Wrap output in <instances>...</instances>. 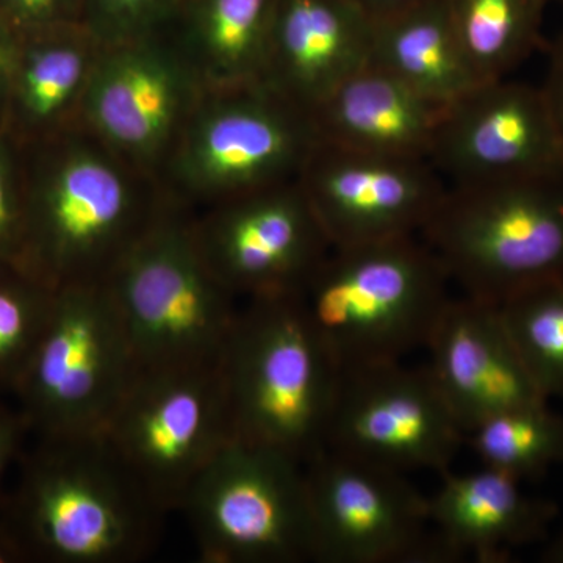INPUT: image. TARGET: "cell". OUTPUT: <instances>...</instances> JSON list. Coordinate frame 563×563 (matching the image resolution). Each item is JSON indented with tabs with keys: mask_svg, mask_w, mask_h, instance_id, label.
<instances>
[{
	"mask_svg": "<svg viewBox=\"0 0 563 563\" xmlns=\"http://www.w3.org/2000/svg\"><path fill=\"white\" fill-rule=\"evenodd\" d=\"M551 0H448L455 36L479 84L507 79L542 43Z\"/></svg>",
	"mask_w": 563,
	"mask_h": 563,
	"instance_id": "obj_24",
	"label": "cell"
},
{
	"mask_svg": "<svg viewBox=\"0 0 563 563\" xmlns=\"http://www.w3.org/2000/svg\"><path fill=\"white\" fill-rule=\"evenodd\" d=\"M426 350L433 383L465 433L495 415L548 402L518 357L498 303L451 298Z\"/></svg>",
	"mask_w": 563,
	"mask_h": 563,
	"instance_id": "obj_17",
	"label": "cell"
},
{
	"mask_svg": "<svg viewBox=\"0 0 563 563\" xmlns=\"http://www.w3.org/2000/svg\"><path fill=\"white\" fill-rule=\"evenodd\" d=\"M450 284L439 257L412 235L332 247L299 298L343 372L426 347Z\"/></svg>",
	"mask_w": 563,
	"mask_h": 563,
	"instance_id": "obj_4",
	"label": "cell"
},
{
	"mask_svg": "<svg viewBox=\"0 0 563 563\" xmlns=\"http://www.w3.org/2000/svg\"><path fill=\"white\" fill-rule=\"evenodd\" d=\"M106 287L139 373L221 363L242 301L203 262L188 210L169 201Z\"/></svg>",
	"mask_w": 563,
	"mask_h": 563,
	"instance_id": "obj_5",
	"label": "cell"
},
{
	"mask_svg": "<svg viewBox=\"0 0 563 563\" xmlns=\"http://www.w3.org/2000/svg\"><path fill=\"white\" fill-rule=\"evenodd\" d=\"M20 146L24 233L18 263L52 290L106 284L168 206L162 185L80 121Z\"/></svg>",
	"mask_w": 563,
	"mask_h": 563,
	"instance_id": "obj_1",
	"label": "cell"
},
{
	"mask_svg": "<svg viewBox=\"0 0 563 563\" xmlns=\"http://www.w3.org/2000/svg\"><path fill=\"white\" fill-rule=\"evenodd\" d=\"M184 0H81V24L103 46L158 38Z\"/></svg>",
	"mask_w": 563,
	"mask_h": 563,
	"instance_id": "obj_28",
	"label": "cell"
},
{
	"mask_svg": "<svg viewBox=\"0 0 563 563\" xmlns=\"http://www.w3.org/2000/svg\"><path fill=\"white\" fill-rule=\"evenodd\" d=\"M429 498L431 526L459 555L506 562L514 551L547 543L558 504L536 498L510 474L483 465L465 474L443 473Z\"/></svg>",
	"mask_w": 563,
	"mask_h": 563,
	"instance_id": "obj_19",
	"label": "cell"
},
{
	"mask_svg": "<svg viewBox=\"0 0 563 563\" xmlns=\"http://www.w3.org/2000/svg\"><path fill=\"white\" fill-rule=\"evenodd\" d=\"M103 435L163 514L232 439L221 365L140 372Z\"/></svg>",
	"mask_w": 563,
	"mask_h": 563,
	"instance_id": "obj_10",
	"label": "cell"
},
{
	"mask_svg": "<svg viewBox=\"0 0 563 563\" xmlns=\"http://www.w3.org/2000/svg\"><path fill=\"white\" fill-rule=\"evenodd\" d=\"M540 88L553 114L563 146V32L553 41L548 52L547 77Z\"/></svg>",
	"mask_w": 563,
	"mask_h": 563,
	"instance_id": "obj_32",
	"label": "cell"
},
{
	"mask_svg": "<svg viewBox=\"0 0 563 563\" xmlns=\"http://www.w3.org/2000/svg\"><path fill=\"white\" fill-rule=\"evenodd\" d=\"M373 18L351 0H279L262 84L312 117L372 54Z\"/></svg>",
	"mask_w": 563,
	"mask_h": 563,
	"instance_id": "obj_18",
	"label": "cell"
},
{
	"mask_svg": "<svg viewBox=\"0 0 563 563\" xmlns=\"http://www.w3.org/2000/svg\"><path fill=\"white\" fill-rule=\"evenodd\" d=\"M431 163L448 185L561 176L562 141L542 88L476 85L444 111Z\"/></svg>",
	"mask_w": 563,
	"mask_h": 563,
	"instance_id": "obj_16",
	"label": "cell"
},
{
	"mask_svg": "<svg viewBox=\"0 0 563 563\" xmlns=\"http://www.w3.org/2000/svg\"><path fill=\"white\" fill-rule=\"evenodd\" d=\"M24 233L21 146L0 129V262L20 261Z\"/></svg>",
	"mask_w": 563,
	"mask_h": 563,
	"instance_id": "obj_29",
	"label": "cell"
},
{
	"mask_svg": "<svg viewBox=\"0 0 563 563\" xmlns=\"http://www.w3.org/2000/svg\"><path fill=\"white\" fill-rule=\"evenodd\" d=\"M35 439L22 454L9 517L29 555L51 563H131L150 553L163 512L103 432Z\"/></svg>",
	"mask_w": 563,
	"mask_h": 563,
	"instance_id": "obj_2",
	"label": "cell"
},
{
	"mask_svg": "<svg viewBox=\"0 0 563 563\" xmlns=\"http://www.w3.org/2000/svg\"><path fill=\"white\" fill-rule=\"evenodd\" d=\"M317 143L312 117L262 81L202 91L161 185L181 209H201L296 179Z\"/></svg>",
	"mask_w": 563,
	"mask_h": 563,
	"instance_id": "obj_7",
	"label": "cell"
},
{
	"mask_svg": "<svg viewBox=\"0 0 563 563\" xmlns=\"http://www.w3.org/2000/svg\"><path fill=\"white\" fill-rule=\"evenodd\" d=\"M220 365L235 439L303 463L324 450L342 368L299 292L244 299Z\"/></svg>",
	"mask_w": 563,
	"mask_h": 563,
	"instance_id": "obj_3",
	"label": "cell"
},
{
	"mask_svg": "<svg viewBox=\"0 0 563 563\" xmlns=\"http://www.w3.org/2000/svg\"><path fill=\"white\" fill-rule=\"evenodd\" d=\"M139 369L106 284L55 290L13 396L35 437L106 431Z\"/></svg>",
	"mask_w": 563,
	"mask_h": 563,
	"instance_id": "obj_8",
	"label": "cell"
},
{
	"mask_svg": "<svg viewBox=\"0 0 563 563\" xmlns=\"http://www.w3.org/2000/svg\"><path fill=\"white\" fill-rule=\"evenodd\" d=\"M446 109L368 63L313 111L312 120L318 140L344 150L431 162Z\"/></svg>",
	"mask_w": 563,
	"mask_h": 563,
	"instance_id": "obj_20",
	"label": "cell"
},
{
	"mask_svg": "<svg viewBox=\"0 0 563 563\" xmlns=\"http://www.w3.org/2000/svg\"><path fill=\"white\" fill-rule=\"evenodd\" d=\"M542 561L548 563H563V531L544 547Z\"/></svg>",
	"mask_w": 563,
	"mask_h": 563,
	"instance_id": "obj_36",
	"label": "cell"
},
{
	"mask_svg": "<svg viewBox=\"0 0 563 563\" xmlns=\"http://www.w3.org/2000/svg\"><path fill=\"white\" fill-rule=\"evenodd\" d=\"M313 562L442 563L459 561L431 529L429 498L406 474L336 451L303 463Z\"/></svg>",
	"mask_w": 563,
	"mask_h": 563,
	"instance_id": "obj_11",
	"label": "cell"
},
{
	"mask_svg": "<svg viewBox=\"0 0 563 563\" xmlns=\"http://www.w3.org/2000/svg\"><path fill=\"white\" fill-rule=\"evenodd\" d=\"M31 558L9 518L0 521V563L24 562Z\"/></svg>",
	"mask_w": 563,
	"mask_h": 563,
	"instance_id": "obj_34",
	"label": "cell"
},
{
	"mask_svg": "<svg viewBox=\"0 0 563 563\" xmlns=\"http://www.w3.org/2000/svg\"><path fill=\"white\" fill-rule=\"evenodd\" d=\"M463 432L428 365L343 369L325 448L399 473L450 472Z\"/></svg>",
	"mask_w": 563,
	"mask_h": 563,
	"instance_id": "obj_13",
	"label": "cell"
},
{
	"mask_svg": "<svg viewBox=\"0 0 563 563\" xmlns=\"http://www.w3.org/2000/svg\"><path fill=\"white\" fill-rule=\"evenodd\" d=\"M420 236L463 295L495 303L563 276V174L448 185Z\"/></svg>",
	"mask_w": 563,
	"mask_h": 563,
	"instance_id": "obj_6",
	"label": "cell"
},
{
	"mask_svg": "<svg viewBox=\"0 0 563 563\" xmlns=\"http://www.w3.org/2000/svg\"><path fill=\"white\" fill-rule=\"evenodd\" d=\"M0 16L21 35L81 24V0H0Z\"/></svg>",
	"mask_w": 563,
	"mask_h": 563,
	"instance_id": "obj_30",
	"label": "cell"
},
{
	"mask_svg": "<svg viewBox=\"0 0 563 563\" xmlns=\"http://www.w3.org/2000/svg\"><path fill=\"white\" fill-rule=\"evenodd\" d=\"M518 357L544 399L563 398V276L498 303Z\"/></svg>",
	"mask_w": 563,
	"mask_h": 563,
	"instance_id": "obj_26",
	"label": "cell"
},
{
	"mask_svg": "<svg viewBox=\"0 0 563 563\" xmlns=\"http://www.w3.org/2000/svg\"><path fill=\"white\" fill-rule=\"evenodd\" d=\"M101 49L84 24L24 33L0 129L27 144L79 121Z\"/></svg>",
	"mask_w": 563,
	"mask_h": 563,
	"instance_id": "obj_21",
	"label": "cell"
},
{
	"mask_svg": "<svg viewBox=\"0 0 563 563\" xmlns=\"http://www.w3.org/2000/svg\"><path fill=\"white\" fill-rule=\"evenodd\" d=\"M483 465L525 481L563 463V417L548 402L507 410L466 433Z\"/></svg>",
	"mask_w": 563,
	"mask_h": 563,
	"instance_id": "obj_25",
	"label": "cell"
},
{
	"mask_svg": "<svg viewBox=\"0 0 563 563\" xmlns=\"http://www.w3.org/2000/svg\"><path fill=\"white\" fill-rule=\"evenodd\" d=\"M351 2L368 13L373 20H377V18L388 16L396 11L420 3L422 0H351Z\"/></svg>",
	"mask_w": 563,
	"mask_h": 563,
	"instance_id": "obj_35",
	"label": "cell"
},
{
	"mask_svg": "<svg viewBox=\"0 0 563 563\" xmlns=\"http://www.w3.org/2000/svg\"><path fill=\"white\" fill-rule=\"evenodd\" d=\"M298 180L332 247L420 235L448 190L429 161L363 154L321 140Z\"/></svg>",
	"mask_w": 563,
	"mask_h": 563,
	"instance_id": "obj_15",
	"label": "cell"
},
{
	"mask_svg": "<svg viewBox=\"0 0 563 563\" xmlns=\"http://www.w3.org/2000/svg\"><path fill=\"white\" fill-rule=\"evenodd\" d=\"M279 0H184L163 38L202 91L258 84Z\"/></svg>",
	"mask_w": 563,
	"mask_h": 563,
	"instance_id": "obj_22",
	"label": "cell"
},
{
	"mask_svg": "<svg viewBox=\"0 0 563 563\" xmlns=\"http://www.w3.org/2000/svg\"><path fill=\"white\" fill-rule=\"evenodd\" d=\"M369 65L443 107L479 85L463 57L448 0H422L373 20Z\"/></svg>",
	"mask_w": 563,
	"mask_h": 563,
	"instance_id": "obj_23",
	"label": "cell"
},
{
	"mask_svg": "<svg viewBox=\"0 0 563 563\" xmlns=\"http://www.w3.org/2000/svg\"><path fill=\"white\" fill-rule=\"evenodd\" d=\"M21 40V33L0 16V125H2L3 110L9 98L11 77L16 66Z\"/></svg>",
	"mask_w": 563,
	"mask_h": 563,
	"instance_id": "obj_33",
	"label": "cell"
},
{
	"mask_svg": "<svg viewBox=\"0 0 563 563\" xmlns=\"http://www.w3.org/2000/svg\"><path fill=\"white\" fill-rule=\"evenodd\" d=\"M201 92L163 36L102 44L79 121L129 165L161 184Z\"/></svg>",
	"mask_w": 563,
	"mask_h": 563,
	"instance_id": "obj_14",
	"label": "cell"
},
{
	"mask_svg": "<svg viewBox=\"0 0 563 563\" xmlns=\"http://www.w3.org/2000/svg\"><path fill=\"white\" fill-rule=\"evenodd\" d=\"M188 213L203 262L240 301L301 291L332 250L298 177Z\"/></svg>",
	"mask_w": 563,
	"mask_h": 563,
	"instance_id": "obj_12",
	"label": "cell"
},
{
	"mask_svg": "<svg viewBox=\"0 0 563 563\" xmlns=\"http://www.w3.org/2000/svg\"><path fill=\"white\" fill-rule=\"evenodd\" d=\"M202 561L313 562L303 462L232 437L192 481L181 503Z\"/></svg>",
	"mask_w": 563,
	"mask_h": 563,
	"instance_id": "obj_9",
	"label": "cell"
},
{
	"mask_svg": "<svg viewBox=\"0 0 563 563\" xmlns=\"http://www.w3.org/2000/svg\"><path fill=\"white\" fill-rule=\"evenodd\" d=\"M54 295L20 263L0 262V395L13 393L49 317Z\"/></svg>",
	"mask_w": 563,
	"mask_h": 563,
	"instance_id": "obj_27",
	"label": "cell"
},
{
	"mask_svg": "<svg viewBox=\"0 0 563 563\" xmlns=\"http://www.w3.org/2000/svg\"><path fill=\"white\" fill-rule=\"evenodd\" d=\"M555 2H561V3H563V0H555Z\"/></svg>",
	"mask_w": 563,
	"mask_h": 563,
	"instance_id": "obj_37",
	"label": "cell"
},
{
	"mask_svg": "<svg viewBox=\"0 0 563 563\" xmlns=\"http://www.w3.org/2000/svg\"><path fill=\"white\" fill-rule=\"evenodd\" d=\"M29 428L18 407H10L0 395V490L7 474L22 457V444Z\"/></svg>",
	"mask_w": 563,
	"mask_h": 563,
	"instance_id": "obj_31",
	"label": "cell"
}]
</instances>
